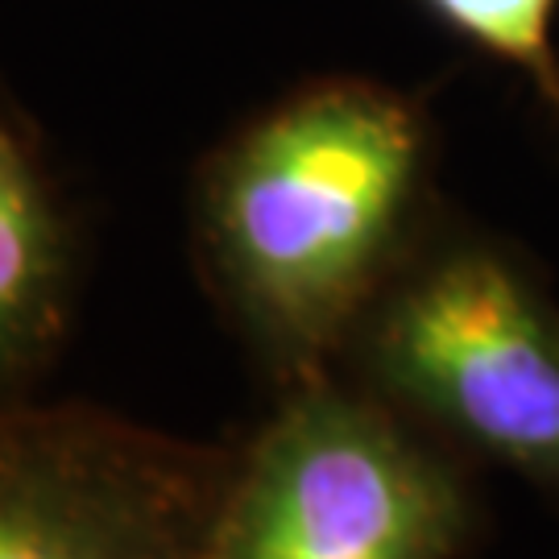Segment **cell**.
Returning a JSON list of instances; mask_svg holds the SVG:
<instances>
[{
    "label": "cell",
    "instance_id": "6da1fadb",
    "mask_svg": "<svg viewBox=\"0 0 559 559\" xmlns=\"http://www.w3.org/2000/svg\"><path fill=\"white\" fill-rule=\"evenodd\" d=\"M423 124L378 83L274 104L203 166L207 278L286 385L328 373L381 295L423 179Z\"/></svg>",
    "mask_w": 559,
    "mask_h": 559
},
{
    "label": "cell",
    "instance_id": "7a4b0ae2",
    "mask_svg": "<svg viewBox=\"0 0 559 559\" xmlns=\"http://www.w3.org/2000/svg\"><path fill=\"white\" fill-rule=\"evenodd\" d=\"M468 535L456 468L394 402L320 373L237 448L207 559H456Z\"/></svg>",
    "mask_w": 559,
    "mask_h": 559
},
{
    "label": "cell",
    "instance_id": "3957f363",
    "mask_svg": "<svg viewBox=\"0 0 559 559\" xmlns=\"http://www.w3.org/2000/svg\"><path fill=\"white\" fill-rule=\"evenodd\" d=\"M360 328L381 399L559 493V316L514 261L443 249Z\"/></svg>",
    "mask_w": 559,
    "mask_h": 559
},
{
    "label": "cell",
    "instance_id": "277c9868",
    "mask_svg": "<svg viewBox=\"0 0 559 559\" xmlns=\"http://www.w3.org/2000/svg\"><path fill=\"white\" fill-rule=\"evenodd\" d=\"M233 456L0 394V559H207Z\"/></svg>",
    "mask_w": 559,
    "mask_h": 559
},
{
    "label": "cell",
    "instance_id": "5b68a950",
    "mask_svg": "<svg viewBox=\"0 0 559 559\" xmlns=\"http://www.w3.org/2000/svg\"><path fill=\"white\" fill-rule=\"evenodd\" d=\"M71 302V237L41 166L0 117V394L55 353Z\"/></svg>",
    "mask_w": 559,
    "mask_h": 559
},
{
    "label": "cell",
    "instance_id": "8992f818",
    "mask_svg": "<svg viewBox=\"0 0 559 559\" xmlns=\"http://www.w3.org/2000/svg\"><path fill=\"white\" fill-rule=\"evenodd\" d=\"M427 4L456 34L535 75L547 96H559V71L551 55L556 0H427Z\"/></svg>",
    "mask_w": 559,
    "mask_h": 559
}]
</instances>
